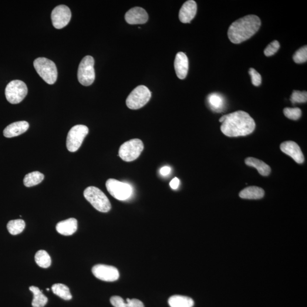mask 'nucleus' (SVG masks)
Listing matches in <instances>:
<instances>
[{"mask_svg": "<svg viewBox=\"0 0 307 307\" xmlns=\"http://www.w3.org/2000/svg\"><path fill=\"white\" fill-rule=\"evenodd\" d=\"M221 130L226 136H246L254 130L255 123L253 118L244 111H236L220 118Z\"/></svg>", "mask_w": 307, "mask_h": 307, "instance_id": "1", "label": "nucleus"}, {"mask_svg": "<svg viewBox=\"0 0 307 307\" xmlns=\"http://www.w3.org/2000/svg\"><path fill=\"white\" fill-rule=\"evenodd\" d=\"M261 25L260 18L255 15H248L236 20L229 27L228 32L231 42L239 44L251 38Z\"/></svg>", "mask_w": 307, "mask_h": 307, "instance_id": "2", "label": "nucleus"}, {"mask_svg": "<svg viewBox=\"0 0 307 307\" xmlns=\"http://www.w3.org/2000/svg\"><path fill=\"white\" fill-rule=\"evenodd\" d=\"M84 197L98 211L107 213L111 209L108 198L104 192L96 187H87L84 191Z\"/></svg>", "mask_w": 307, "mask_h": 307, "instance_id": "3", "label": "nucleus"}, {"mask_svg": "<svg viewBox=\"0 0 307 307\" xmlns=\"http://www.w3.org/2000/svg\"><path fill=\"white\" fill-rule=\"evenodd\" d=\"M34 67L38 75L46 83L54 84L58 77V72L54 62L46 58H38L34 62Z\"/></svg>", "mask_w": 307, "mask_h": 307, "instance_id": "4", "label": "nucleus"}, {"mask_svg": "<svg viewBox=\"0 0 307 307\" xmlns=\"http://www.w3.org/2000/svg\"><path fill=\"white\" fill-rule=\"evenodd\" d=\"M151 93L144 86H138L128 96L126 104L130 109L136 110L144 107L149 101Z\"/></svg>", "mask_w": 307, "mask_h": 307, "instance_id": "5", "label": "nucleus"}, {"mask_svg": "<svg viewBox=\"0 0 307 307\" xmlns=\"http://www.w3.org/2000/svg\"><path fill=\"white\" fill-rule=\"evenodd\" d=\"M144 148V145L141 140H130L121 145L119 155L123 161L129 163L137 160L140 156Z\"/></svg>", "mask_w": 307, "mask_h": 307, "instance_id": "6", "label": "nucleus"}, {"mask_svg": "<svg viewBox=\"0 0 307 307\" xmlns=\"http://www.w3.org/2000/svg\"><path fill=\"white\" fill-rule=\"evenodd\" d=\"M94 60L92 56H86L81 61L77 78L79 83L84 86H89L95 79V72L94 69Z\"/></svg>", "mask_w": 307, "mask_h": 307, "instance_id": "7", "label": "nucleus"}, {"mask_svg": "<svg viewBox=\"0 0 307 307\" xmlns=\"http://www.w3.org/2000/svg\"><path fill=\"white\" fill-rule=\"evenodd\" d=\"M89 132V128L83 125H77L73 126L67 135L66 141L67 149L72 153L78 150L82 146L84 138Z\"/></svg>", "mask_w": 307, "mask_h": 307, "instance_id": "8", "label": "nucleus"}, {"mask_svg": "<svg viewBox=\"0 0 307 307\" xmlns=\"http://www.w3.org/2000/svg\"><path fill=\"white\" fill-rule=\"evenodd\" d=\"M28 90L22 81L15 80L10 82L5 89V96L10 103L16 104L21 103L28 94Z\"/></svg>", "mask_w": 307, "mask_h": 307, "instance_id": "9", "label": "nucleus"}, {"mask_svg": "<svg viewBox=\"0 0 307 307\" xmlns=\"http://www.w3.org/2000/svg\"><path fill=\"white\" fill-rule=\"evenodd\" d=\"M106 187L109 193L119 200H126L132 194V187L129 184L114 179H109L106 182Z\"/></svg>", "mask_w": 307, "mask_h": 307, "instance_id": "10", "label": "nucleus"}, {"mask_svg": "<svg viewBox=\"0 0 307 307\" xmlns=\"http://www.w3.org/2000/svg\"><path fill=\"white\" fill-rule=\"evenodd\" d=\"M72 18V12L68 6L61 5L56 6L52 13L54 27L57 29L65 28Z\"/></svg>", "mask_w": 307, "mask_h": 307, "instance_id": "11", "label": "nucleus"}, {"mask_svg": "<svg viewBox=\"0 0 307 307\" xmlns=\"http://www.w3.org/2000/svg\"><path fill=\"white\" fill-rule=\"evenodd\" d=\"M92 271L96 278L103 281L114 282L120 277L119 271L112 266L97 265L93 266Z\"/></svg>", "mask_w": 307, "mask_h": 307, "instance_id": "12", "label": "nucleus"}, {"mask_svg": "<svg viewBox=\"0 0 307 307\" xmlns=\"http://www.w3.org/2000/svg\"><path fill=\"white\" fill-rule=\"evenodd\" d=\"M281 150L283 153L291 157L296 163L302 164L305 157L299 145L293 141H286L281 144Z\"/></svg>", "mask_w": 307, "mask_h": 307, "instance_id": "13", "label": "nucleus"}, {"mask_svg": "<svg viewBox=\"0 0 307 307\" xmlns=\"http://www.w3.org/2000/svg\"><path fill=\"white\" fill-rule=\"evenodd\" d=\"M125 18L130 25L144 24L148 21V16L144 9L134 7L126 12Z\"/></svg>", "mask_w": 307, "mask_h": 307, "instance_id": "14", "label": "nucleus"}, {"mask_svg": "<svg viewBox=\"0 0 307 307\" xmlns=\"http://www.w3.org/2000/svg\"><path fill=\"white\" fill-rule=\"evenodd\" d=\"M197 4L193 0H189L181 6L179 18L182 23H190L197 15Z\"/></svg>", "mask_w": 307, "mask_h": 307, "instance_id": "15", "label": "nucleus"}, {"mask_svg": "<svg viewBox=\"0 0 307 307\" xmlns=\"http://www.w3.org/2000/svg\"><path fill=\"white\" fill-rule=\"evenodd\" d=\"M174 67L178 78L183 80L186 77L188 71V59L184 53L177 54L175 57Z\"/></svg>", "mask_w": 307, "mask_h": 307, "instance_id": "16", "label": "nucleus"}, {"mask_svg": "<svg viewBox=\"0 0 307 307\" xmlns=\"http://www.w3.org/2000/svg\"><path fill=\"white\" fill-rule=\"evenodd\" d=\"M29 127V124L26 121H18L10 124L5 128L3 133L6 138L15 137L26 132Z\"/></svg>", "mask_w": 307, "mask_h": 307, "instance_id": "17", "label": "nucleus"}, {"mask_svg": "<svg viewBox=\"0 0 307 307\" xmlns=\"http://www.w3.org/2000/svg\"><path fill=\"white\" fill-rule=\"evenodd\" d=\"M56 231L63 235H72L75 234L77 229V221L74 218L58 222L56 227Z\"/></svg>", "mask_w": 307, "mask_h": 307, "instance_id": "18", "label": "nucleus"}, {"mask_svg": "<svg viewBox=\"0 0 307 307\" xmlns=\"http://www.w3.org/2000/svg\"><path fill=\"white\" fill-rule=\"evenodd\" d=\"M249 166L255 168L262 176H268L271 173V168L264 162L253 157H248L245 161Z\"/></svg>", "mask_w": 307, "mask_h": 307, "instance_id": "19", "label": "nucleus"}, {"mask_svg": "<svg viewBox=\"0 0 307 307\" xmlns=\"http://www.w3.org/2000/svg\"><path fill=\"white\" fill-rule=\"evenodd\" d=\"M265 191L262 188L256 186H251L244 189L239 196L242 199L257 200L264 198Z\"/></svg>", "mask_w": 307, "mask_h": 307, "instance_id": "20", "label": "nucleus"}, {"mask_svg": "<svg viewBox=\"0 0 307 307\" xmlns=\"http://www.w3.org/2000/svg\"><path fill=\"white\" fill-rule=\"evenodd\" d=\"M170 307H192L194 306V300L187 296L174 295L168 300Z\"/></svg>", "mask_w": 307, "mask_h": 307, "instance_id": "21", "label": "nucleus"}, {"mask_svg": "<svg viewBox=\"0 0 307 307\" xmlns=\"http://www.w3.org/2000/svg\"><path fill=\"white\" fill-rule=\"evenodd\" d=\"M29 289L33 293L32 306L33 307H45L48 302V299L43 294L42 291L37 287L33 286L30 287Z\"/></svg>", "mask_w": 307, "mask_h": 307, "instance_id": "22", "label": "nucleus"}, {"mask_svg": "<svg viewBox=\"0 0 307 307\" xmlns=\"http://www.w3.org/2000/svg\"><path fill=\"white\" fill-rule=\"evenodd\" d=\"M44 175L39 171H34L25 175L23 184L27 187H31L38 184L43 181Z\"/></svg>", "mask_w": 307, "mask_h": 307, "instance_id": "23", "label": "nucleus"}, {"mask_svg": "<svg viewBox=\"0 0 307 307\" xmlns=\"http://www.w3.org/2000/svg\"><path fill=\"white\" fill-rule=\"evenodd\" d=\"M208 101L212 110L220 112L223 109L224 99L221 94L217 93H212L208 96Z\"/></svg>", "mask_w": 307, "mask_h": 307, "instance_id": "24", "label": "nucleus"}, {"mask_svg": "<svg viewBox=\"0 0 307 307\" xmlns=\"http://www.w3.org/2000/svg\"><path fill=\"white\" fill-rule=\"evenodd\" d=\"M52 289L54 294L64 300H70L72 298L68 287L61 284V283H57V284L54 285Z\"/></svg>", "mask_w": 307, "mask_h": 307, "instance_id": "25", "label": "nucleus"}, {"mask_svg": "<svg viewBox=\"0 0 307 307\" xmlns=\"http://www.w3.org/2000/svg\"><path fill=\"white\" fill-rule=\"evenodd\" d=\"M35 261L36 264L42 268H48L52 264V259L45 251L40 250L36 252L35 255Z\"/></svg>", "mask_w": 307, "mask_h": 307, "instance_id": "26", "label": "nucleus"}, {"mask_svg": "<svg viewBox=\"0 0 307 307\" xmlns=\"http://www.w3.org/2000/svg\"><path fill=\"white\" fill-rule=\"evenodd\" d=\"M25 228V222L21 219L10 221L7 225V229L12 235H18L23 232Z\"/></svg>", "mask_w": 307, "mask_h": 307, "instance_id": "27", "label": "nucleus"}, {"mask_svg": "<svg viewBox=\"0 0 307 307\" xmlns=\"http://www.w3.org/2000/svg\"><path fill=\"white\" fill-rule=\"evenodd\" d=\"M283 112L286 117L292 120H298L302 116V110L299 108H286Z\"/></svg>", "mask_w": 307, "mask_h": 307, "instance_id": "28", "label": "nucleus"}, {"mask_svg": "<svg viewBox=\"0 0 307 307\" xmlns=\"http://www.w3.org/2000/svg\"><path fill=\"white\" fill-rule=\"evenodd\" d=\"M290 100L293 104L306 103L307 93L306 91L293 90Z\"/></svg>", "mask_w": 307, "mask_h": 307, "instance_id": "29", "label": "nucleus"}, {"mask_svg": "<svg viewBox=\"0 0 307 307\" xmlns=\"http://www.w3.org/2000/svg\"><path fill=\"white\" fill-rule=\"evenodd\" d=\"M293 59L296 63H303L307 62V46H305L299 49L293 56Z\"/></svg>", "mask_w": 307, "mask_h": 307, "instance_id": "30", "label": "nucleus"}, {"mask_svg": "<svg viewBox=\"0 0 307 307\" xmlns=\"http://www.w3.org/2000/svg\"><path fill=\"white\" fill-rule=\"evenodd\" d=\"M280 48V44L278 40H274V41L270 43L264 50V54L266 56H271L274 55L278 52Z\"/></svg>", "mask_w": 307, "mask_h": 307, "instance_id": "31", "label": "nucleus"}, {"mask_svg": "<svg viewBox=\"0 0 307 307\" xmlns=\"http://www.w3.org/2000/svg\"><path fill=\"white\" fill-rule=\"evenodd\" d=\"M249 73L252 77V82L253 85L256 87L260 86L262 82V77L260 74L253 68L249 69Z\"/></svg>", "mask_w": 307, "mask_h": 307, "instance_id": "32", "label": "nucleus"}, {"mask_svg": "<svg viewBox=\"0 0 307 307\" xmlns=\"http://www.w3.org/2000/svg\"><path fill=\"white\" fill-rule=\"evenodd\" d=\"M111 304L114 307H126V303L124 300L119 296H114L110 298Z\"/></svg>", "mask_w": 307, "mask_h": 307, "instance_id": "33", "label": "nucleus"}, {"mask_svg": "<svg viewBox=\"0 0 307 307\" xmlns=\"http://www.w3.org/2000/svg\"><path fill=\"white\" fill-rule=\"evenodd\" d=\"M126 307H144V303L136 299H127Z\"/></svg>", "mask_w": 307, "mask_h": 307, "instance_id": "34", "label": "nucleus"}, {"mask_svg": "<svg viewBox=\"0 0 307 307\" xmlns=\"http://www.w3.org/2000/svg\"><path fill=\"white\" fill-rule=\"evenodd\" d=\"M180 181L178 178H174L173 180L170 181V185L173 190H177L180 185Z\"/></svg>", "mask_w": 307, "mask_h": 307, "instance_id": "35", "label": "nucleus"}, {"mask_svg": "<svg viewBox=\"0 0 307 307\" xmlns=\"http://www.w3.org/2000/svg\"><path fill=\"white\" fill-rule=\"evenodd\" d=\"M171 171V168L168 166H164L161 168L160 170V173L162 175H163V176H166L170 173Z\"/></svg>", "mask_w": 307, "mask_h": 307, "instance_id": "36", "label": "nucleus"}, {"mask_svg": "<svg viewBox=\"0 0 307 307\" xmlns=\"http://www.w3.org/2000/svg\"><path fill=\"white\" fill-rule=\"evenodd\" d=\"M46 290H47V291H49L50 289H47Z\"/></svg>", "mask_w": 307, "mask_h": 307, "instance_id": "37", "label": "nucleus"}]
</instances>
